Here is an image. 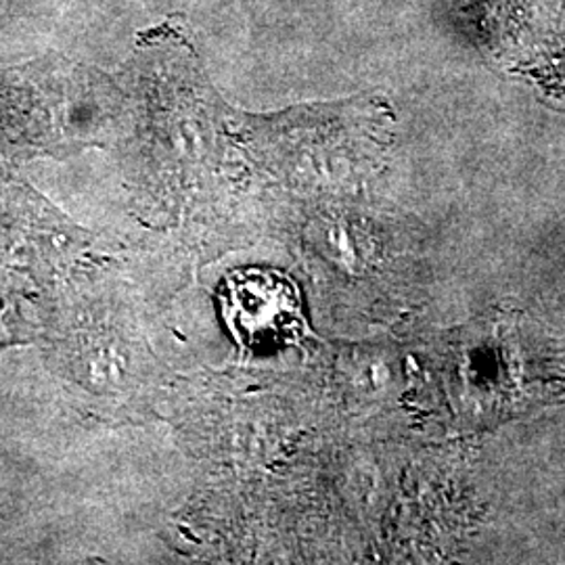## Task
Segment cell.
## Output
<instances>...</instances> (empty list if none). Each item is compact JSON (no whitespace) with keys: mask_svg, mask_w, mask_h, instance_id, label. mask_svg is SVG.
Returning <instances> with one entry per match:
<instances>
[{"mask_svg":"<svg viewBox=\"0 0 565 565\" xmlns=\"http://www.w3.org/2000/svg\"><path fill=\"white\" fill-rule=\"evenodd\" d=\"M218 303L231 335L249 350L281 348L306 331L300 291L279 270L231 273L218 291Z\"/></svg>","mask_w":565,"mask_h":565,"instance_id":"obj_1","label":"cell"}]
</instances>
